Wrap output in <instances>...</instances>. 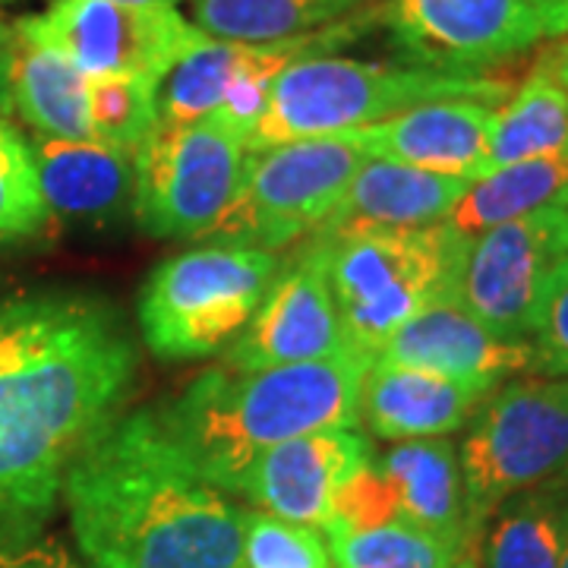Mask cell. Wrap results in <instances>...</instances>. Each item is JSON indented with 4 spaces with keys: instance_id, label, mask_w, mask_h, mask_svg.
Instances as JSON below:
<instances>
[{
    "instance_id": "e575fe53",
    "label": "cell",
    "mask_w": 568,
    "mask_h": 568,
    "mask_svg": "<svg viewBox=\"0 0 568 568\" xmlns=\"http://www.w3.org/2000/svg\"><path fill=\"white\" fill-rule=\"evenodd\" d=\"M477 544H480V540H474V544L462 552V559L452 568H480V562H477Z\"/></svg>"
},
{
    "instance_id": "ba28073f",
    "label": "cell",
    "mask_w": 568,
    "mask_h": 568,
    "mask_svg": "<svg viewBox=\"0 0 568 568\" xmlns=\"http://www.w3.org/2000/svg\"><path fill=\"white\" fill-rule=\"evenodd\" d=\"M369 162L351 133L294 140L246 152L234 203L209 241L278 253L332 215L347 183Z\"/></svg>"
},
{
    "instance_id": "9c48e42d",
    "label": "cell",
    "mask_w": 568,
    "mask_h": 568,
    "mask_svg": "<svg viewBox=\"0 0 568 568\" xmlns=\"http://www.w3.org/2000/svg\"><path fill=\"white\" fill-rule=\"evenodd\" d=\"M246 142L215 118L164 123L133 152V215L164 241L209 237L234 203Z\"/></svg>"
},
{
    "instance_id": "8fae6325",
    "label": "cell",
    "mask_w": 568,
    "mask_h": 568,
    "mask_svg": "<svg viewBox=\"0 0 568 568\" xmlns=\"http://www.w3.org/2000/svg\"><path fill=\"white\" fill-rule=\"evenodd\" d=\"M386 22L407 63L484 73L547 39V0H388Z\"/></svg>"
},
{
    "instance_id": "4fadbf2b",
    "label": "cell",
    "mask_w": 568,
    "mask_h": 568,
    "mask_svg": "<svg viewBox=\"0 0 568 568\" xmlns=\"http://www.w3.org/2000/svg\"><path fill=\"white\" fill-rule=\"evenodd\" d=\"M351 351L325 268V241L301 246L268 284L263 304L224 351L227 369H272L310 364Z\"/></svg>"
},
{
    "instance_id": "e0dca14e",
    "label": "cell",
    "mask_w": 568,
    "mask_h": 568,
    "mask_svg": "<svg viewBox=\"0 0 568 568\" xmlns=\"http://www.w3.org/2000/svg\"><path fill=\"white\" fill-rule=\"evenodd\" d=\"M487 388L465 386L410 366L369 364L361 388V420L386 443L439 439L467 426Z\"/></svg>"
},
{
    "instance_id": "cb8c5ba5",
    "label": "cell",
    "mask_w": 568,
    "mask_h": 568,
    "mask_svg": "<svg viewBox=\"0 0 568 568\" xmlns=\"http://www.w3.org/2000/svg\"><path fill=\"white\" fill-rule=\"evenodd\" d=\"M547 155H568V95L559 82L534 67L528 80L511 89L506 102L493 111L487 155L477 178Z\"/></svg>"
},
{
    "instance_id": "f1b7e54d",
    "label": "cell",
    "mask_w": 568,
    "mask_h": 568,
    "mask_svg": "<svg viewBox=\"0 0 568 568\" xmlns=\"http://www.w3.org/2000/svg\"><path fill=\"white\" fill-rule=\"evenodd\" d=\"M246 568H332L323 530L284 521L268 511L244 508Z\"/></svg>"
},
{
    "instance_id": "30bf717a",
    "label": "cell",
    "mask_w": 568,
    "mask_h": 568,
    "mask_svg": "<svg viewBox=\"0 0 568 568\" xmlns=\"http://www.w3.org/2000/svg\"><path fill=\"white\" fill-rule=\"evenodd\" d=\"M17 29L51 44L82 77H140L162 82L203 39L178 7H130L111 0H54Z\"/></svg>"
},
{
    "instance_id": "9a60e30c",
    "label": "cell",
    "mask_w": 568,
    "mask_h": 568,
    "mask_svg": "<svg viewBox=\"0 0 568 568\" xmlns=\"http://www.w3.org/2000/svg\"><path fill=\"white\" fill-rule=\"evenodd\" d=\"M376 364L410 366L477 388H499L511 376L537 373L530 342L493 335L462 304H439L388 335L373 354Z\"/></svg>"
},
{
    "instance_id": "5bb4252c",
    "label": "cell",
    "mask_w": 568,
    "mask_h": 568,
    "mask_svg": "<svg viewBox=\"0 0 568 568\" xmlns=\"http://www.w3.org/2000/svg\"><path fill=\"white\" fill-rule=\"evenodd\" d=\"M373 462V446L357 426L320 429L260 455L237 484L260 511L325 530L335 518L338 493Z\"/></svg>"
},
{
    "instance_id": "8992f818",
    "label": "cell",
    "mask_w": 568,
    "mask_h": 568,
    "mask_svg": "<svg viewBox=\"0 0 568 568\" xmlns=\"http://www.w3.org/2000/svg\"><path fill=\"white\" fill-rule=\"evenodd\" d=\"M278 268V253L219 241L168 256L136 304L142 342L162 361L219 354L253 320Z\"/></svg>"
},
{
    "instance_id": "7a4b0ae2",
    "label": "cell",
    "mask_w": 568,
    "mask_h": 568,
    "mask_svg": "<svg viewBox=\"0 0 568 568\" xmlns=\"http://www.w3.org/2000/svg\"><path fill=\"white\" fill-rule=\"evenodd\" d=\"M63 503L92 568H246L244 508L196 474L155 410L108 426L70 467Z\"/></svg>"
},
{
    "instance_id": "484cf974",
    "label": "cell",
    "mask_w": 568,
    "mask_h": 568,
    "mask_svg": "<svg viewBox=\"0 0 568 568\" xmlns=\"http://www.w3.org/2000/svg\"><path fill=\"white\" fill-rule=\"evenodd\" d=\"M325 544L338 568H452L470 547L417 528L405 518L373 528L332 525L325 530Z\"/></svg>"
},
{
    "instance_id": "836d02e7",
    "label": "cell",
    "mask_w": 568,
    "mask_h": 568,
    "mask_svg": "<svg viewBox=\"0 0 568 568\" xmlns=\"http://www.w3.org/2000/svg\"><path fill=\"white\" fill-rule=\"evenodd\" d=\"M547 39H568V0H547Z\"/></svg>"
},
{
    "instance_id": "277c9868",
    "label": "cell",
    "mask_w": 568,
    "mask_h": 568,
    "mask_svg": "<svg viewBox=\"0 0 568 568\" xmlns=\"http://www.w3.org/2000/svg\"><path fill=\"white\" fill-rule=\"evenodd\" d=\"M511 82L487 73H443L414 63H369L351 58H304L272 82L268 111L246 152L294 140L366 130L426 102L503 104Z\"/></svg>"
},
{
    "instance_id": "4dcf8cb0",
    "label": "cell",
    "mask_w": 568,
    "mask_h": 568,
    "mask_svg": "<svg viewBox=\"0 0 568 568\" xmlns=\"http://www.w3.org/2000/svg\"><path fill=\"white\" fill-rule=\"evenodd\" d=\"M58 552H61L58 540L39 537V540H32L26 547L0 549V568H48Z\"/></svg>"
},
{
    "instance_id": "f546056e",
    "label": "cell",
    "mask_w": 568,
    "mask_h": 568,
    "mask_svg": "<svg viewBox=\"0 0 568 568\" xmlns=\"http://www.w3.org/2000/svg\"><path fill=\"white\" fill-rule=\"evenodd\" d=\"M537 373L568 376V253L552 265L530 320Z\"/></svg>"
},
{
    "instance_id": "83f0119b",
    "label": "cell",
    "mask_w": 568,
    "mask_h": 568,
    "mask_svg": "<svg viewBox=\"0 0 568 568\" xmlns=\"http://www.w3.org/2000/svg\"><path fill=\"white\" fill-rule=\"evenodd\" d=\"M48 219L32 140H26L17 123L0 118V241L29 237Z\"/></svg>"
},
{
    "instance_id": "d6986e66",
    "label": "cell",
    "mask_w": 568,
    "mask_h": 568,
    "mask_svg": "<svg viewBox=\"0 0 568 568\" xmlns=\"http://www.w3.org/2000/svg\"><path fill=\"white\" fill-rule=\"evenodd\" d=\"M48 212L63 222L104 224L133 209V152L99 140H32Z\"/></svg>"
},
{
    "instance_id": "52a82bcc",
    "label": "cell",
    "mask_w": 568,
    "mask_h": 568,
    "mask_svg": "<svg viewBox=\"0 0 568 568\" xmlns=\"http://www.w3.org/2000/svg\"><path fill=\"white\" fill-rule=\"evenodd\" d=\"M458 462L474 534L506 499L568 474V376L521 373L493 388L467 420Z\"/></svg>"
},
{
    "instance_id": "ffe728a7",
    "label": "cell",
    "mask_w": 568,
    "mask_h": 568,
    "mask_svg": "<svg viewBox=\"0 0 568 568\" xmlns=\"http://www.w3.org/2000/svg\"><path fill=\"white\" fill-rule=\"evenodd\" d=\"M373 465L388 484L398 518L465 547L480 537L467 521L458 446L448 436L395 443Z\"/></svg>"
},
{
    "instance_id": "5b68a950",
    "label": "cell",
    "mask_w": 568,
    "mask_h": 568,
    "mask_svg": "<svg viewBox=\"0 0 568 568\" xmlns=\"http://www.w3.org/2000/svg\"><path fill=\"white\" fill-rule=\"evenodd\" d=\"M320 237L351 351L373 357L376 347L414 316L439 304H462L458 287L470 237L452 224L373 227Z\"/></svg>"
},
{
    "instance_id": "ac0fdd59",
    "label": "cell",
    "mask_w": 568,
    "mask_h": 568,
    "mask_svg": "<svg viewBox=\"0 0 568 568\" xmlns=\"http://www.w3.org/2000/svg\"><path fill=\"white\" fill-rule=\"evenodd\" d=\"M470 181L410 164L369 159L347 183L338 205L313 234H354L373 227L443 224L467 193Z\"/></svg>"
},
{
    "instance_id": "3957f363",
    "label": "cell",
    "mask_w": 568,
    "mask_h": 568,
    "mask_svg": "<svg viewBox=\"0 0 568 568\" xmlns=\"http://www.w3.org/2000/svg\"><path fill=\"white\" fill-rule=\"evenodd\" d=\"M369 354L345 351L272 369H205L155 417L183 458L212 487L237 493L250 465L268 448L320 429L361 424Z\"/></svg>"
},
{
    "instance_id": "1f68e13d",
    "label": "cell",
    "mask_w": 568,
    "mask_h": 568,
    "mask_svg": "<svg viewBox=\"0 0 568 568\" xmlns=\"http://www.w3.org/2000/svg\"><path fill=\"white\" fill-rule=\"evenodd\" d=\"M13 51H17V32H13V26L0 20V118H7L13 111V95H10Z\"/></svg>"
},
{
    "instance_id": "6da1fadb",
    "label": "cell",
    "mask_w": 568,
    "mask_h": 568,
    "mask_svg": "<svg viewBox=\"0 0 568 568\" xmlns=\"http://www.w3.org/2000/svg\"><path fill=\"white\" fill-rule=\"evenodd\" d=\"M136 369L130 328L99 297L0 304V549L39 540L70 467L121 417Z\"/></svg>"
},
{
    "instance_id": "7c38bea8",
    "label": "cell",
    "mask_w": 568,
    "mask_h": 568,
    "mask_svg": "<svg viewBox=\"0 0 568 568\" xmlns=\"http://www.w3.org/2000/svg\"><path fill=\"white\" fill-rule=\"evenodd\" d=\"M568 253V205H547L470 237L458 301L493 335L528 342L544 282Z\"/></svg>"
},
{
    "instance_id": "d6a6232c",
    "label": "cell",
    "mask_w": 568,
    "mask_h": 568,
    "mask_svg": "<svg viewBox=\"0 0 568 568\" xmlns=\"http://www.w3.org/2000/svg\"><path fill=\"white\" fill-rule=\"evenodd\" d=\"M537 70H544L549 80L559 82L562 92L568 95V39H552L540 51V61H537Z\"/></svg>"
},
{
    "instance_id": "7402d4cb",
    "label": "cell",
    "mask_w": 568,
    "mask_h": 568,
    "mask_svg": "<svg viewBox=\"0 0 568 568\" xmlns=\"http://www.w3.org/2000/svg\"><path fill=\"white\" fill-rule=\"evenodd\" d=\"M17 32L13 51V111L36 130V136L51 140H92L89 133V77L51 44Z\"/></svg>"
},
{
    "instance_id": "2e32d148",
    "label": "cell",
    "mask_w": 568,
    "mask_h": 568,
    "mask_svg": "<svg viewBox=\"0 0 568 568\" xmlns=\"http://www.w3.org/2000/svg\"><path fill=\"white\" fill-rule=\"evenodd\" d=\"M496 108L499 104L467 99L426 102L366 130H351V136L364 145L369 159L474 181L487 155L489 123Z\"/></svg>"
},
{
    "instance_id": "8d00e7d4",
    "label": "cell",
    "mask_w": 568,
    "mask_h": 568,
    "mask_svg": "<svg viewBox=\"0 0 568 568\" xmlns=\"http://www.w3.org/2000/svg\"><path fill=\"white\" fill-rule=\"evenodd\" d=\"M562 568H568V544H566V556H562Z\"/></svg>"
},
{
    "instance_id": "4316f807",
    "label": "cell",
    "mask_w": 568,
    "mask_h": 568,
    "mask_svg": "<svg viewBox=\"0 0 568 568\" xmlns=\"http://www.w3.org/2000/svg\"><path fill=\"white\" fill-rule=\"evenodd\" d=\"M159 82L140 77L89 80V133L123 152H136L159 126Z\"/></svg>"
},
{
    "instance_id": "d4e9b609",
    "label": "cell",
    "mask_w": 568,
    "mask_h": 568,
    "mask_svg": "<svg viewBox=\"0 0 568 568\" xmlns=\"http://www.w3.org/2000/svg\"><path fill=\"white\" fill-rule=\"evenodd\" d=\"M547 205H568V155L506 164L470 181L446 224L465 237H477Z\"/></svg>"
},
{
    "instance_id": "d590c367",
    "label": "cell",
    "mask_w": 568,
    "mask_h": 568,
    "mask_svg": "<svg viewBox=\"0 0 568 568\" xmlns=\"http://www.w3.org/2000/svg\"><path fill=\"white\" fill-rule=\"evenodd\" d=\"M111 3H130V7H178L181 0H111Z\"/></svg>"
},
{
    "instance_id": "603a6c76",
    "label": "cell",
    "mask_w": 568,
    "mask_h": 568,
    "mask_svg": "<svg viewBox=\"0 0 568 568\" xmlns=\"http://www.w3.org/2000/svg\"><path fill=\"white\" fill-rule=\"evenodd\" d=\"M193 26L224 41H287L386 7L388 0H190Z\"/></svg>"
},
{
    "instance_id": "44dd1931",
    "label": "cell",
    "mask_w": 568,
    "mask_h": 568,
    "mask_svg": "<svg viewBox=\"0 0 568 568\" xmlns=\"http://www.w3.org/2000/svg\"><path fill=\"white\" fill-rule=\"evenodd\" d=\"M568 544V474L506 499L484 525L480 568H562Z\"/></svg>"
}]
</instances>
